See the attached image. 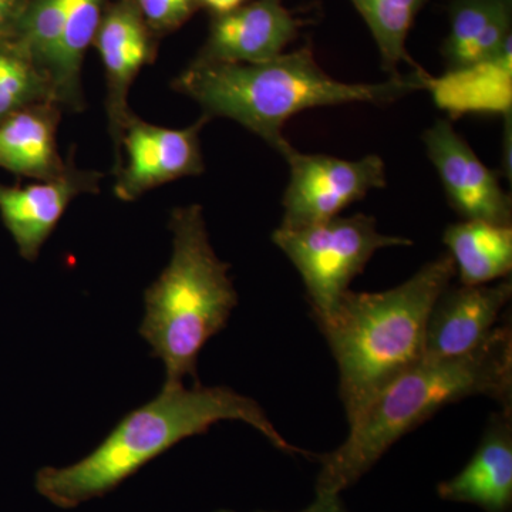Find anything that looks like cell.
<instances>
[{"instance_id":"1","label":"cell","mask_w":512,"mask_h":512,"mask_svg":"<svg viewBox=\"0 0 512 512\" xmlns=\"http://www.w3.org/2000/svg\"><path fill=\"white\" fill-rule=\"evenodd\" d=\"M221 421L248 424L291 456L308 454L289 443L251 397L225 386L194 384L188 389L184 384H164L157 397L124 416L82 460L72 466L40 468L36 491L57 508L73 510L116 490L150 461Z\"/></svg>"},{"instance_id":"2","label":"cell","mask_w":512,"mask_h":512,"mask_svg":"<svg viewBox=\"0 0 512 512\" xmlns=\"http://www.w3.org/2000/svg\"><path fill=\"white\" fill-rule=\"evenodd\" d=\"M484 396L512 406V328L501 323L478 348L423 360L397 377L349 423L346 440L320 458L316 494H338L369 473L402 437L448 404Z\"/></svg>"},{"instance_id":"3","label":"cell","mask_w":512,"mask_h":512,"mask_svg":"<svg viewBox=\"0 0 512 512\" xmlns=\"http://www.w3.org/2000/svg\"><path fill=\"white\" fill-rule=\"evenodd\" d=\"M424 73L413 70L382 83L340 82L305 46L262 63L192 62L175 77L173 89L194 100L205 116L237 121L284 157L293 147L284 137L291 117L316 107L394 103L423 90Z\"/></svg>"},{"instance_id":"4","label":"cell","mask_w":512,"mask_h":512,"mask_svg":"<svg viewBox=\"0 0 512 512\" xmlns=\"http://www.w3.org/2000/svg\"><path fill=\"white\" fill-rule=\"evenodd\" d=\"M454 276L453 259L440 255L387 291L349 289L335 311L319 320L338 365L348 424L397 377L423 362L431 308Z\"/></svg>"},{"instance_id":"5","label":"cell","mask_w":512,"mask_h":512,"mask_svg":"<svg viewBox=\"0 0 512 512\" xmlns=\"http://www.w3.org/2000/svg\"><path fill=\"white\" fill-rule=\"evenodd\" d=\"M173 254L144 292L141 338L163 362L164 384L198 380V357L225 329L238 305L229 264L215 254L201 205L175 208L170 224Z\"/></svg>"},{"instance_id":"6","label":"cell","mask_w":512,"mask_h":512,"mask_svg":"<svg viewBox=\"0 0 512 512\" xmlns=\"http://www.w3.org/2000/svg\"><path fill=\"white\" fill-rule=\"evenodd\" d=\"M272 241L301 275L316 322L335 311L377 251L413 245L412 239L382 234L366 214L338 215L305 228L278 227Z\"/></svg>"},{"instance_id":"7","label":"cell","mask_w":512,"mask_h":512,"mask_svg":"<svg viewBox=\"0 0 512 512\" xmlns=\"http://www.w3.org/2000/svg\"><path fill=\"white\" fill-rule=\"evenodd\" d=\"M284 158L289 183L282 198L281 228H305L332 220L370 191L386 187V165L376 154L350 161L305 154L292 147Z\"/></svg>"},{"instance_id":"8","label":"cell","mask_w":512,"mask_h":512,"mask_svg":"<svg viewBox=\"0 0 512 512\" xmlns=\"http://www.w3.org/2000/svg\"><path fill=\"white\" fill-rule=\"evenodd\" d=\"M210 120L204 114L190 127L167 128L147 123L131 111L121 137L123 161L114 195L133 202L161 185L204 173L200 133Z\"/></svg>"},{"instance_id":"9","label":"cell","mask_w":512,"mask_h":512,"mask_svg":"<svg viewBox=\"0 0 512 512\" xmlns=\"http://www.w3.org/2000/svg\"><path fill=\"white\" fill-rule=\"evenodd\" d=\"M158 39L141 18L134 0H110L101 16L93 45L106 72V111L116 148L114 173L121 167V137L131 110L128 94L138 74L153 64Z\"/></svg>"},{"instance_id":"10","label":"cell","mask_w":512,"mask_h":512,"mask_svg":"<svg viewBox=\"0 0 512 512\" xmlns=\"http://www.w3.org/2000/svg\"><path fill=\"white\" fill-rule=\"evenodd\" d=\"M429 160L439 174L451 207L467 221L511 225V195L457 133L450 120H437L423 134Z\"/></svg>"},{"instance_id":"11","label":"cell","mask_w":512,"mask_h":512,"mask_svg":"<svg viewBox=\"0 0 512 512\" xmlns=\"http://www.w3.org/2000/svg\"><path fill=\"white\" fill-rule=\"evenodd\" d=\"M303 22L282 0H254L229 12L212 15L210 32L192 62L251 64L284 55L299 36Z\"/></svg>"},{"instance_id":"12","label":"cell","mask_w":512,"mask_h":512,"mask_svg":"<svg viewBox=\"0 0 512 512\" xmlns=\"http://www.w3.org/2000/svg\"><path fill=\"white\" fill-rule=\"evenodd\" d=\"M103 177L99 171L77 167L74 157L70 156L63 173L53 180L26 187L0 184V217L20 256L35 262L74 198L97 194Z\"/></svg>"},{"instance_id":"13","label":"cell","mask_w":512,"mask_h":512,"mask_svg":"<svg viewBox=\"0 0 512 512\" xmlns=\"http://www.w3.org/2000/svg\"><path fill=\"white\" fill-rule=\"evenodd\" d=\"M508 278L484 285L448 286L431 308L423 360L451 359L478 348L511 301Z\"/></svg>"},{"instance_id":"14","label":"cell","mask_w":512,"mask_h":512,"mask_svg":"<svg viewBox=\"0 0 512 512\" xmlns=\"http://www.w3.org/2000/svg\"><path fill=\"white\" fill-rule=\"evenodd\" d=\"M441 500L477 505L485 512L512 507V406L501 407L485 426L467 466L437 487Z\"/></svg>"},{"instance_id":"15","label":"cell","mask_w":512,"mask_h":512,"mask_svg":"<svg viewBox=\"0 0 512 512\" xmlns=\"http://www.w3.org/2000/svg\"><path fill=\"white\" fill-rule=\"evenodd\" d=\"M421 82L450 119L467 114L508 116L512 113V43L483 62L450 69L437 77L426 72Z\"/></svg>"},{"instance_id":"16","label":"cell","mask_w":512,"mask_h":512,"mask_svg":"<svg viewBox=\"0 0 512 512\" xmlns=\"http://www.w3.org/2000/svg\"><path fill=\"white\" fill-rule=\"evenodd\" d=\"M62 113V107L49 100L0 123V167L37 181L59 177L66 168L56 140Z\"/></svg>"},{"instance_id":"17","label":"cell","mask_w":512,"mask_h":512,"mask_svg":"<svg viewBox=\"0 0 512 512\" xmlns=\"http://www.w3.org/2000/svg\"><path fill=\"white\" fill-rule=\"evenodd\" d=\"M448 18L447 70L491 59L511 40L512 0H451Z\"/></svg>"},{"instance_id":"18","label":"cell","mask_w":512,"mask_h":512,"mask_svg":"<svg viewBox=\"0 0 512 512\" xmlns=\"http://www.w3.org/2000/svg\"><path fill=\"white\" fill-rule=\"evenodd\" d=\"M443 242L461 285L491 284L511 275V225L463 220L448 225Z\"/></svg>"},{"instance_id":"19","label":"cell","mask_w":512,"mask_h":512,"mask_svg":"<svg viewBox=\"0 0 512 512\" xmlns=\"http://www.w3.org/2000/svg\"><path fill=\"white\" fill-rule=\"evenodd\" d=\"M110 0H67L62 45L52 80L56 103L63 110L84 109L82 70L87 50L93 45L101 16Z\"/></svg>"},{"instance_id":"20","label":"cell","mask_w":512,"mask_h":512,"mask_svg":"<svg viewBox=\"0 0 512 512\" xmlns=\"http://www.w3.org/2000/svg\"><path fill=\"white\" fill-rule=\"evenodd\" d=\"M362 15L379 49L384 72L399 76V66L407 63L420 70L407 52L406 42L420 10L429 0H352Z\"/></svg>"},{"instance_id":"21","label":"cell","mask_w":512,"mask_h":512,"mask_svg":"<svg viewBox=\"0 0 512 512\" xmlns=\"http://www.w3.org/2000/svg\"><path fill=\"white\" fill-rule=\"evenodd\" d=\"M55 100L52 79L15 39L0 42V123L43 101ZM56 101V100H55Z\"/></svg>"},{"instance_id":"22","label":"cell","mask_w":512,"mask_h":512,"mask_svg":"<svg viewBox=\"0 0 512 512\" xmlns=\"http://www.w3.org/2000/svg\"><path fill=\"white\" fill-rule=\"evenodd\" d=\"M66 9L67 0H30L13 37L50 79L62 45Z\"/></svg>"},{"instance_id":"23","label":"cell","mask_w":512,"mask_h":512,"mask_svg":"<svg viewBox=\"0 0 512 512\" xmlns=\"http://www.w3.org/2000/svg\"><path fill=\"white\" fill-rule=\"evenodd\" d=\"M134 3L158 39L180 29L201 9L200 0H134Z\"/></svg>"},{"instance_id":"24","label":"cell","mask_w":512,"mask_h":512,"mask_svg":"<svg viewBox=\"0 0 512 512\" xmlns=\"http://www.w3.org/2000/svg\"><path fill=\"white\" fill-rule=\"evenodd\" d=\"M29 2L30 0H0V42L15 37Z\"/></svg>"},{"instance_id":"25","label":"cell","mask_w":512,"mask_h":512,"mask_svg":"<svg viewBox=\"0 0 512 512\" xmlns=\"http://www.w3.org/2000/svg\"><path fill=\"white\" fill-rule=\"evenodd\" d=\"M215 512H235L231 510H218ZM266 512V511H258ZM299 512H352L343 504L338 494H316L315 501L306 510Z\"/></svg>"},{"instance_id":"26","label":"cell","mask_w":512,"mask_h":512,"mask_svg":"<svg viewBox=\"0 0 512 512\" xmlns=\"http://www.w3.org/2000/svg\"><path fill=\"white\" fill-rule=\"evenodd\" d=\"M248 0H200L201 8L210 10L211 15L229 12L245 5Z\"/></svg>"},{"instance_id":"27","label":"cell","mask_w":512,"mask_h":512,"mask_svg":"<svg viewBox=\"0 0 512 512\" xmlns=\"http://www.w3.org/2000/svg\"><path fill=\"white\" fill-rule=\"evenodd\" d=\"M505 126H504V154H503V168L504 175L508 180L511 181V114L504 117Z\"/></svg>"}]
</instances>
